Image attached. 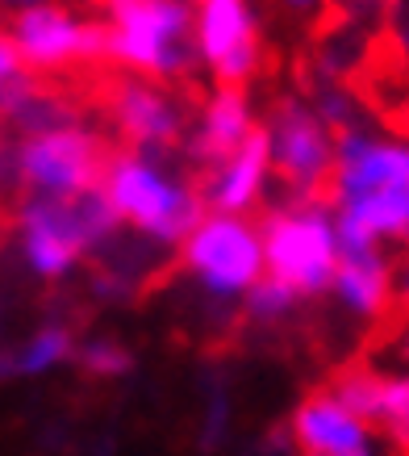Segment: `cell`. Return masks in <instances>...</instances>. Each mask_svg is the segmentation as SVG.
<instances>
[{"instance_id": "1", "label": "cell", "mask_w": 409, "mask_h": 456, "mask_svg": "<svg viewBox=\"0 0 409 456\" xmlns=\"http://www.w3.org/2000/svg\"><path fill=\"white\" fill-rule=\"evenodd\" d=\"M125 147L109 134H96L84 126H55L42 134H26L17 147V180L21 197L29 193H76L105 184Z\"/></svg>"}, {"instance_id": "2", "label": "cell", "mask_w": 409, "mask_h": 456, "mask_svg": "<svg viewBox=\"0 0 409 456\" xmlns=\"http://www.w3.org/2000/svg\"><path fill=\"white\" fill-rule=\"evenodd\" d=\"M105 189H109L113 206L125 222H134L138 231H147L150 239H164V243L188 239L196 231V222L209 214L204 193H196L188 180L184 184L164 180V172L150 164L147 155L134 151L117 155Z\"/></svg>"}, {"instance_id": "3", "label": "cell", "mask_w": 409, "mask_h": 456, "mask_svg": "<svg viewBox=\"0 0 409 456\" xmlns=\"http://www.w3.org/2000/svg\"><path fill=\"white\" fill-rule=\"evenodd\" d=\"M260 239L272 277L293 285L297 293H322L334 285L339 273V239L314 206L293 209H263L260 214Z\"/></svg>"}, {"instance_id": "4", "label": "cell", "mask_w": 409, "mask_h": 456, "mask_svg": "<svg viewBox=\"0 0 409 456\" xmlns=\"http://www.w3.org/2000/svg\"><path fill=\"white\" fill-rule=\"evenodd\" d=\"M13 38L26 68L55 71L84 59H113L109 21H76L68 4H29L13 13Z\"/></svg>"}, {"instance_id": "5", "label": "cell", "mask_w": 409, "mask_h": 456, "mask_svg": "<svg viewBox=\"0 0 409 456\" xmlns=\"http://www.w3.org/2000/svg\"><path fill=\"white\" fill-rule=\"evenodd\" d=\"M263 239L255 222L238 218H201L196 231L184 239V268L218 293L251 289L260 281Z\"/></svg>"}, {"instance_id": "6", "label": "cell", "mask_w": 409, "mask_h": 456, "mask_svg": "<svg viewBox=\"0 0 409 456\" xmlns=\"http://www.w3.org/2000/svg\"><path fill=\"white\" fill-rule=\"evenodd\" d=\"M293 444L314 456H364L368 452V428L330 389L317 386L293 415Z\"/></svg>"}, {"instance_id": "7", "label": "cell", "mask_w": 409, "mask_h": 456, "mask_svg": "<svg viewBox=\"0 0 409 456\" xmlns=\"http://www.w3.org/2000/svg\"><path fill=\"white\" fill-rule=\"evenodd\" d=\"M268 164H272V130H268V126H251V134L243 139V147L234 151V159L226 164L221 180L213 184L209 206L218 209V214H238V209H246L260 197Z\"/></svg>"}, {"instance_id": "8", "label": "cell", "mask_w": 409, "mask_h": 456, "mask_svg": "<svg viewBox=\"0 0 409 456\" xmlns=\"http://www.w3.org/2000/svg\"><path fill=\"white\" fill-rule=\"evenodd\" d=\"M334 285L347 302L368 318H381L384 310H393V273L381 264L376 251H342L339 256V273H334Z\"/></svg>"}, {"instance_id": "9", "label": "cell", "mask_w": 409, "mask_h": 456, "mask_svg": "<svg viewBox=\"0 0 409 456\" xmlns=\"http://www.w3.org/2000/svg\"><path fill=\"white\" fill-rule=\"evenodd\" d=\"M192 4H196V51L209 68L260 34L246 13V0H192Z\"/></svg>"}, {"instance_id": "10", "label": "cell", "mask_w": 409, "mask_h": 456, "mask_svg": "<svg viewBox=\"0 0 409 456\" xmlns=\"http://www.w3.org/2000/svg\"><path fill=\"white\" fill-rule=\"evenodd\" d=\"M384 386H389V377L376 373L368 364V356L347 360V364H339V369L322 381V389H330V394H334L368 431H376V423H381Z\"/></svg>"}, {"instance_id": "11", "label": "cell", "mask_w": 409, "mask_h": 456, "mask_svg": "<svg viewBox=\"0 0 409 456\" xmlns=\"http://www.w3.org/2000/svg\"><path fill=\"white\" fill-rule=\"evenodd\" d=\"M376 431H381L384 440H393L397 452H409V377L384 386V406H381Z\"/></svg>"}, {"instance_id": "12", "label": "cell", "mask_w": 409, "mask_h": 456, "mask_svg": "<svg viewBox=\"0 0 409 456\" xmlns=\"http://www.w3.org/2000/svg\"><path fill=\"white\" fill-rule=\"evenodd\" d=\"M301 293L293 285H285L280 277H268V281H255L251 285V297H246V314L255 318V322H276V318H285L293 310Z\"/></svg>"}, {"instance_id": "13", "label": "cell", "mask_w": 409, "mask_h": 456, "mask_svg": "<svg viewBox=\"0 0 409 456\" xmlns=\"http://www.w3.org/2000/svg\"><path fill=\"white\" fill-rule=\"evenodd\" d=\"M71 356V331L68 327H46L29 339V347L17 356V373H42V369H51L55 360Z\"/></svg>"}, {"instance_id": "14", "label": "cell", "mask_w": 409, "mask_h": 456, "mask_svg": "<svg viewBox=\"0 0 409 456\" xmlns=\"http://www.w3.org/2000/svg\"><path fill=\"white\" fill-rule=\"evenodd\" d=\"M80 364L96 377H117L130 369V352L117 344H88L80 347Z\"/></svg>"}, {"instance_id": "15", "label": "cell", "mask_w": 409, "mask_h": 456, "mask_svg": "<svg viewBox=\"0 0 409 456\" xmlns=\"http://www.w3.org/2000/svg\"><path fill=\"white\" fill-rule=\"evenodd\" d=\"M26 68V59H21V46H17L13 34H0V80H9L17 71Z\"/></svg>"}, {"instance_id": "16", "label": "cell", "mask_w": 409, "mask_h": 456, "mask_svg": "<svg viewBox=\"0 0 409 456\" xmlns=\"http://www.w3.org/2000/svg\"><path fill=\"white\" fill-rule=\"evenodd\" d=\"M29 4H80V9L105 13V0H0V9H4V13H17V9H29Z\"/></svg>"}, {"instance_id": "17", "label": "cell", "mask_w": 409, "mask_h": 456, "mask_svg": "<svg viewBox=\"0 0 409 456\" xmlns=\"http://www.w3.org/2000/svg\"><path fill=\"white\" fill-rule=\"evenodd\" d=\"M226 436V398H213V411H209V423H204V448L218 444Z\"/></svg>"}, {"instance_id": "18", "label": "cell", "mask_w": 409, "mask_h": 456, "mask_svg": "<svg viewBox=\"0 0 409 456\" xmlns=\"http://www.w3.org/2000/svg\"><path fill=\"white\" fill-rule=\"evenodd\" d=\"M276 9H280V17H305L309 13V21H314V9L322 4V0H272Z\"/></svg>"}, {"instance_id": "19", "label": "cell", "mask_w": 409, "mask_h": 456, "mask_svg": "<svg viewBox=\"0 0 409 456\" xmlns=\"http://www.w3.org/2000/svg\"><path fill=\"white\" fill-rule=\"evenodd\" d=\"M9 373H17V356H4V352H0V377H9Z\"/></svg>"}]
</instances>
